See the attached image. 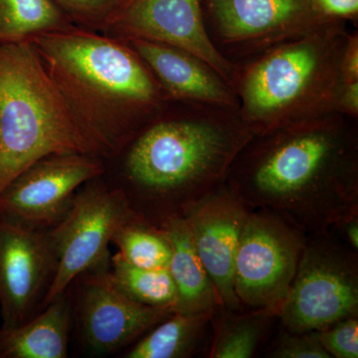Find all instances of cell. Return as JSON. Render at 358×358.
<instances>
[{
    "label": "cell",
    "instance_id": "f546056e",
    "mask_svg": "<svg viewBox=\"0 0 358 358\" xmlns=\"http://www.w3.org/2000/svg\"></svg>",
    "mask_w": 358,
    "mask_h": 358
},
{
    "label": "cell",
    "instance_id": "3957f363",
    "mask_svg": "<svg viewBox=\"0 0 358 358\" xmlns=\"http://www.w3.org/2000/svg\"><path fill=\"white\" fill-rule=\"evenodd\" d=\"M94 155L119 157L171 101L128 41L74 27L32 38Z\"/></svg>",
    "mask_w": 358,
    "mask_h": 358
},
{
    "label": "cell",
    "instance_id": "8fae6325",
    "mask_svg": "<svg viewBox=\"0 0 358 358\" xmlns=\"http://www.w3.org/2000/svg\"><path fill=\"white\" fill-rule=\"evenodd\" d=\"M57 267L49 229L0 214L1 329L25 324L43 310Z\"/></svg>",
    "mask_w": 358,
    "mask_h": 358
},
{
    "label": "cell",
    "instance_id": "d6986e66",
    "mask_svg": "<svg viewBox=\"0 0 358 358\" xmlns=\"http://www.w3.org/2000/svg\"><path fill=\"white\" fill-rule=\"evenodd\" d=\"M103 275L131 300L150 307L171 308L174 313L178 293L169 268L138 267L115 253L110 256V267Z\"/></svg>",
    "mask_w": 358,
    "mask_h": 358
},
{
    "label": "cell",
    "instance_id": "603a6c76",
    "mask_svg": "<svg viewBox=\"0 0 358 358\" xmlns=\"http://www.w3.org/2000/svg\"><path fill=\"white\" fill-rule=\"evenodd\" d=\"M77 27L92 31H105L122 0H51Z\"/></svg>",
    "mask_w": 358,
    "mask_h": 358
},
{
    "label": "cell",
    "instance_id": "ffe728a7",
    "mask_svg": "<svg viewBox=\"0 0 358 358\" xmlns=\"http://www.w3.org/2000/svg\"><path fill=\"white\" fill-rule=\"evenodd\" d=\"M74 26L51 0H0V43L32 40Z\"/></svg>",
    "mask_w": 358,
    "mask_h": 358
},
{
    "label": "cell",
    "instance_id": "d4e9b609",
    "mask_svg": "<svg viewBox=\"0 0 358 358\" xmlns=\"http://www.w3.org/2000/svg\"><path fill=\"white\" fill-rule=\"evenodd\" d=\"M273 358H331L322 348L317 331H285L268 352Z\"/></svg>",
    "mask_w": 358,
    "mask_h": 358
},
{
    "label": "cell",
    "instance_id": "484cf974",
    "mask_svg": "<svg viewBox=\"0 0 358 358\" xmlns=\"http://www.w3.org/2000/svg\"><path fill=\"white\" fill-rule=\"evenodd\" d=\"M315 6L329 20H357L358 0H315Z\"/></svg>",
    "mask_w": 358,
    "mask_h": 358
},
{
    "label": "cell",
    "instance_id": "277c9868",
    "mask_svg": "<svg viewBox=\"0 0 358 358\" xmlns=\"http://www.w3.org/2000/svg\"><path fill=\"white\" fill-rule=\"evenodd\" d=\"M348 22L327 21L235 65L232 88L254 134L336 112Z\"/></svg>",
    "mask_w": 358,
    "mask_h": 358
},
{
    "label": "cell",
    "instance_id": "cb8c5ba5",
    "mask_svg": "<svg viewBox=\"0 0 358 358\" xmlns=\"http://www.w3.org/2000/svg\"><path fill=\"white\" fill-rule=\"evenodd\" d=\"M317 333L320 343L329 357H358V317L338 320Z\"/></svg>",
    "mask_w": 358,
    "mask_h": 358
},
{
    "label": "cell",
    "instance_id": "5bb4252c",
    "mask_svg": "<svg viewBox=\"0 0 358 358\" xmlns=\"http://www.w3.org/2000/svg\"><path fill=\"white\" fill-rule=\"evenodd\" d=\"M251 209L226 183L182 214L221 308L241 312L234 289L238 245Z\"/></svg>",
    "mask_w": 358,
    "mask_h": 358
},
{
    "label": "cell",
    "instance_id": "4316f807",
    "mask_svg": "<svg viewBox=\"0 0 358 358\" xmlns=\"http://www.w3.org/2000/svg\"><path fill=\"white\" fill-rule=\"evenodd\" d=\"M341 79L343 82L358 81V32L352 30L348 38V46L341 60Z\"/></svg>",
    "mask_w": 358,
    "mask_h": 358
},
{
    "label": "cell",
    "instance_id": "8992f818",
    "mask_svg": "<svg viewBox=\"0 0 358 358\" xmlns=\"http://www.w3.org/2000/svg\"><path fill=\"white\" fill-rule=\"evenodd\" d=\"M358 317L357 252L331 234L306 237L289 293L278 317L285 331H320Z\"/></svg>",
    "mask_w": 358,
    "mask_h": 358
},
{
    "label": "cell",
    "instance_id": "7c38bea8",
    "mask_svg": "<svg viewBox=\"0 0 358 358\" xmlns=\"http://www.w3.org/2000/svg\"><path fill=\"white\" fill-rule=\"evenodd\" d=\"M103 33L124 41L145 39L180 47L206 61L232 87L236 68L212 44L202 0H122Z\"/></svg>",
    "mask_w": 358,
    "mask_h": 358
},
{
    "label": "cell",
    "instance_id": "83f0119b",
    "mask_svg": "<svg viewBox=\"0 0 358 358\" xmlns=\"http://www.w3.org/2000/svg\"><path fill=\"white\" fill-rule=\"evenodd\" d=\"M336 112L358 119V81L341 83L336 100Z\"/></svg>",
    "mask_w": 358,
    "mask_h": 358
},
{
    "label": "cell",
    "instance_id": "9a60e30c",
    "mask_svg": "<svg viewBox=\"0 0 358 358\" xmlns=\"http://www.w3.org/2000/svg\"><path fill=\"white\" fill-rule=\"evenodd\" d=\"M128 42L152 71L169 101L239 109L234 90L203 59L164 42L145 39Z\"/></svg>",
    "mask_w": 358,
    "mask_h": 358
},
{
    "label": "cell",
    "instance_id": "52a82bcc",
    "mask_svg": "<svg viewBox=\"0 0 358 358\" xmlns=\"http://www.w3.org/2000/svg\"><path fill=\"white\" fill-rule=\"evenodd\" d=\"M98 179L78 190L65 215L49 229L58 267L44 308L80 275L108 270L115 230L140 215L122 188L108 187Z\"/></svg>",
    "mask_w": 358,
    "mask_h": 358
},
{
    "label": "cell",
    "instance_id": "ba28073f",
    "mask_svg": "<svg viewBox=\"0 0 358 358\" xmlns=\"http://www.w3.org/2000/svg\"><path fill=\"white\" fill-rule=\"evenodd\" d=\"M300 230L263 209L250 211L234 265V289L242 308L278 317L305 245Z\"/></svg>",
    "mask_w": 358,
    "mask_h": 358
},
{
    "label": "cell",
    "instance_id": "44dd1931",
    "mask_svg": "<svg viewBox=\"0 0 358 358\" xmlns=\"http://www.w3.org/2000/svg\"><path fill=\"white\" fill-rule=\"evenodd\" d=\"M236 313L225 310L218 320L209 357H253L275 317L265 310Z\"/></svg>",
    "mask_w": 358,
    "mask_h": 358
},
{
    "label": "cell",
    "instance_id": "f1b7e54d",
    "mask_svg": "<svg viewBox=\"0 0 358 358\" xmlns=\"http://www.w3.org/2000/svg\"><path fill=\"white\" fill-rule=\"evenodd\" d=\"M336 229L343 231L348 246L357 252L358 250V216L350 218L338 226Z\"/></svg>",
    "mask_w": 358,
    "mask_h": 358
},
{
    "label": "cell",
    "instance_id": "9c48e42d",
    "mask_svg": "<svg viewBox=\"0 0 358 358\" xmlns=\"http://www.w3.org/2000/svg\"><path fill=\"white\" fill-rule=\"evenodd\" d=\"M207 34L233 65L327 21L315 0H202Z\"/></svg>",
    "mask_w": 358,
    "mask_h": 358
},
{
    "label": "cell",
    "instance_id": "7a4b0ae2",
    "mask_svg": "<svg viewBox=\"0 0 358 358\" xmlns=\"http://www.w3.org/2000/svg\"><path fill=\"white\" fill-rule=\"evenodd\" d=\"M253 131L237 108L171 101L122 150L121 187L159 226L224 185Z\"/></svg>",
    "mask_w": 358,
    "mask_h": 358
},
{
    "label": "cell",
    "instance_id": "e0dca14e",
    "mask_svg": "<svg viewBox=\"0 0 358 358\" xmlns=\"http://www.w3.org/2000/svg\"><path fill=\"white\" fill-rule=\"evenodd\" d=\"M171 246L169 271L176 285L178 301L174 313H202L221 308L217 294L193 244L182 215L159 224Z\"/></svg>",
    "mask_w": 358,
    "mask_h": 358
},
{
    "label": "cell",
    "instance_id": "7402d4cb",
    "mask_svg": "<svg viewBox=\"0 0 358 358\" xmlns=\"http://www.w3.org/2000/svg\"><path fill=\"white\" fill-rule=\"evenodd\" d=\"M117 253L127 262L143 268H169L171 246L164 231L141 215L122 223L113 235Z\"/></svg>",
    "mask_w": 358,
    "mask_h": 358
},
{
    "label": "cell",
    "instance_id": "4fadbf2b",
    "mask_svg": "<svg viewBox=\"0 0 358 358\" xmlns=\"http://www.w3.org/2000/svg\"><path fill=\"white\" fill-rule=\"evenodd\" d=\"M103 272L88 273L76 280L80 333L87 348L96 355L120 352L173 313L171 308L131 300L114 288Z\"/></svg>",
    "mask_w": 358,
    "mask_h": 358
},
{
    "label": "cell",
    "instance_id": "5b68a950",
    "mask_svg": "<svg viewBox=\"0 0 358 358\" xmlns=\"http://www.w3.org/2000/svg\"><path fill=\"white\" fill-rule=\"evenodd\" d=\"M93 150L32 40L0 43V192L46 155Z\"/></svg>",
    "mask_w": 358,
    "mask_h": 358
},
{
    "label": "cell",
    "instance_id": "30bf717a",
    "mask_svg": "<svg viewBox=\"0 0 358 358\" xmlns=\"http://www.w3.org/2000/svg\"><path fill=\"white\" fill-rule=\"evenodd\" d=\"M103 173V159L96 155H46L0 192V214L30 227L50 229L70 208L79 188Z\"/></svg>",
    "mask_w": 358,
    "mask_h": 358
},
{
    "label": "cell",
    "instance_id": "6da1fadb",
    "mask_svg": "<svg viewBox=\"0 0 358 358\" xmlns=\"http://www.w3.org/2000/svg\"><path fill=\"white\" fill-rule=\"evenodd\" d=\"M225 183L252 210L331 234L358 216V119L333 112L254 134Z\"/></svg>",
    "mask_w": 358,
    "mask_h": 358
},
{
    "label": "cell",
    "instance_id": "2e32d148",
    "mask_svg": "<svg viewBox=\"0 0 358 358\" xmlns=\"http://www.w3.org/2000/svg\"><path fill=\"white\" fill-rule=\"evenodd\" d=\"M68 289L25 324L0 327V358L68 357L74 319Z\"/></svg>",
    "mask_w": 358,
    "mask_h": 358
},
{
    "label": "cell",
    "instance_id": "ac0fdd59",
    "mask_svg": "<svg viewBox=\"0 0 358 358\" xmlns=\"http://www.w3.org/2000/svg\"><path fill=\"white\" fill-rule=\"evenodd\" d=\"M217 310L173 313L136 341L124 357L186 358L192 357Z\"/></svg>",
    "mask_w": 358,
    "mask_h": 358
}]
</instances>
